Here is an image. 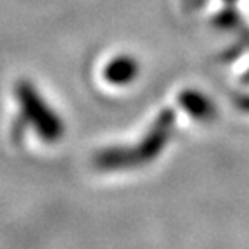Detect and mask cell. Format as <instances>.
<instances>
[{
    "label": "cell",
    "mask_w": 249,
    "mask_h": 249,
    "mask_svg": "<svg viewBox=\"0 0 249 249\" xmlns=\"http://www.w3.org/2000/svg\"><path fill=\"white\" fill-rule=\"evenodd\" d=\"M16 95L21 106V114L28 126L35 130L45 142H57L64 133V123L51 109L31 82H19L16 87Z\"/></svg>",
    "instance_id": "obj_2"
},
{
    "label": "cell",
    "mask_w": 249,
    "mask_h": 249,
    "mask_svg": "<svg viewBox=\"0 0 249 249\" xmlns=\"http://www.w3.org/2000/svg\"><path fill=\"white\" fill-rule=\"evenodd\" d=\"M171 128H173V113L166 109L158 116L154 126L149 130L140 144L132 147L107 149L97 156L95 163L102 170H120V168H132L137 164L149 163L166 145Z\"/></svg>",
    "instance_id": "obj_1"
},
{
    "label": "cell",
    "mask_w": 249,
    "mask_h": 249,
    "mask_svg": "<svg viewBox=\"0 0 249 249\" xmlns=\"http://www.w3.org/2000/svg\"><path fill=\"white\" fill-rule=\"evenodd\" d=\"M139 74V62L130 55H120V57L109 61L104 68V78L111 85H128Z\"/></svg>",
    "instance_id": "obj_3"
}]
</instances>
